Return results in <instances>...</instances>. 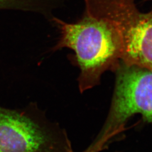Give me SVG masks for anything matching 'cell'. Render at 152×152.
Wrapping results in <instances>:
<instances>
[{"label": "cell", "mask_w": 152, "mask_h": 152, "mask_svg": "<svg viewBox=\"0 0 152 152\" xmlns=\"http://www.w3.org/2000/svg\"><path fill=\"white\" fill-rule=\"evenodd\" d=\"M51 22L60 32L52 50L68 48L73 51L69 59L80 69L78 82L81 93L98 85L104 72L117 70L121 61L122 41L110 22L85 13L75 23L55 16Z\"/></svg>", "instance_id": "6da1fadb"}, {"label": "cell", "mask_w": 152, "mask_h": 152, "mask_svg": "<svg viewBox=\"0 0 152 152\" xmlns=\"http://www.w3.org/2000/svg\"><path fill=\"white\" fill-rule=\"evenodd\" d=\"M65 130L52 122L36 103L24 108L0 107V152H68Z\"/></svg>", "instance_id": "7a4b0ae2"}, {"label": "cell", "mask_w": 152, "mask_h": 152, "mask_svg": "<svg viewBox=\"0 0 152 152\" xmlns=\"http://www.w3.org/2000/svg\"><path fill=\"white\" fill-rule=\"evenodd\" d=\"M84 13L107 20L120 33L121 61L152 71V10L142 12L136 0H83Z\"/></svg>", "instance_id": "3957f363"}, {"label": "cell", "mask_w": 152, "mask_h": 152, "mask_svg": "<svg viewBox=\"0 0 152 152\" xmlns=\"http://www.w3.org/2000/svg\"><path fill=\"white\" fill-rule=\"evenodd\" d=\"M108 115L98 136L110 139L124 130L131 117L140 114L152 124V71L121 61Z\"/></svg>", "instance_id": "277c9868"}, {"label": "cell", "mask_w": 152, "mask_h": 152, "mask_svg": "<svg viewBox=\"0 0 152 152\" xmlns=\"http://www.w3.org/2000/svg\"><path fill=\"white\" fill-rule=\"evenodd\" d=\"M109 141L107 137H97L96 140L92 142L86 150L82 152H100L106 148L107 142ZM68 152H75L72 149Z\"/></svg>", "instance_id": "5b68a950"}, {"label": "cell", "mask_w": 152, "mask_h": 152, "mask_svg": "<svg viewBox=\"0 0 152 152\" xmlns=\"http://www.w3.org/2000/svg\"><path fill=\"white\" fill-rule=\"evenodd\" d=\"M144 1H152V0H143Z\"/></svg>", "instance_id": "8992f818"}]
</instances>
